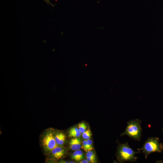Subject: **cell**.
I'll use <instances>...</instances> for the list:
<instances>
[{"label":"cell","mask_w":163,"mask_h":163,"mask_svg":"<svg viewBox=\"0 0 163 163\" xmlns=\"http://www.w3.org/2000/svg\"><path fill=\"white\" fill-rule=\"evenodd\" d=\"M141 120L139 119L130 120L127 123V126L121 136H128L132 139L139 141L142 137Z\"/></svg>","instance_id":"6da1fadb"},{"label":"cell","mask_w":163,"mask_h":163,"mask_svg":"<svg viewBox=\"0 0 163 163\" xmlns=\"http://www.w3.org/2000/svg\"><path fill=\"white\" fill-rule=\"evenodd\" d=\"M139 152L134 151L126 142L120 144L117 149V158L120 162L126 161L136 162L137 157L136 155Z\"/></svg>","instance_id":"7a4b0ae2"},{"label":"cell","mask_w":163,"mask_h":163,"mask_svg":"<svg viewBox=\"0 0 163 163\" xmlns=\"http://www.w3.org/2000/svg\"><path fill=\"white\" fill-rule=\"evenodd\" d=\"M162 149V145L159 142L158 139L156 137H151L147 139L139 150L142 151L145 158H147L150 153L160 152Z\"/></svg>","instance_id":"3957f363"},{"label":"cell","mask_w":163,"mask_h":163,"mask_svg":"<svg viewBox=\"0 0 163 163\" xmlns=\"http://www.w3.org/2000/svg\"><path fill=\"white\" fill-rule=\"evenodd\" d=\"M42 145L47 151H51L58 146L56 142L54 135L51 131H47L43 136L42 139Z\"/></svg>","instance_id":"277c9868"},{"label":"cell","mask_w":163,"mask_h":163,"mask_svg":"<svg viewBox=\"0 0 163 163\" xmlns=\"http://www.w3.org/2000/svg\"><path fill=\"white\" fill-rule=\"evenodd\" d=\"M51 152L53 157L57 159L61 158L65 153L64 149L58 146L53 149Z\"/></svg>","instance_id":"5b68a950"},{"label":"cell","mask_w":163,"mask_h":163,"mask_svg":"<svg viewBox=\"0 0 163 163\" xmlns=\"http://www.w3.org/2000/svg\"><path fill=\"white\" fill-rule=\"evenodd\" d=\"M69 145L70 148L72 150L79 149L81 147L80 138L78 137L73 138L70 140Z\"/></svg>","instance_id":"8992f818"},{"label":"cell","mask_w":163,"mask_h":163,"mask_svg":"<svg viewBox=\"0 0 163 163\" xmlns=\"http://www.w3.org/2000/svg\"><path fill=\"white\" fill-rule=\"evenodd\" d=\"M54 137L56 142L58 145H62L64 143L66 136L64 133H59L56 134Z\"/></svg>","instance_id":"52a82bcc"},{"label":"cell","mask_w":163,"mask_h":163,"mask_svg":"<svg viewBox=\"0 0 163 163\" xmlns=\"http://www.w3.org/2000/svg\"><path fill=\"white\" fill-rule=\"evenodd\" d=\"M72 158L76 161H78L84 158L82 151L80 150H77L72 153Z\"/></svg>","instance_id":"ba28073f"},{"label":"cell","mask_w":163,"mask_h":163,"mask_svg":"<svg viewBox=\"0 0 163 163\" xmlns=\"http://www.w3.org/2000/svg\"><path fill=\"white\" fill-rule=\"evenodd\" d=\"M81 133L78 129L73 127L69 129L68 136L70 137H78L80 136Z\"/></svg>","instance_id":"9c48e42d"},{"label":"cell","mask_w":163,"mask_h":163,"mask_svg":"<svg viewBox=\"0 0 163 163\" xmlns=\"http://www.w3.org/2000/svg\"><path fill=\"white\" fill-rule=\"evenodd\" d=\"M92 136V134L89 129H87L84 132L82 133V136L85 139H90Z\"/></svg>","instance_id":"30bf717a"},{"label":"cell","mask_w":163,"mask_h":163,"mask_svg":"<svg viewBox=\"0 0 163 163\" xmlns=\"http://www.w3.org/2000/svg\"><path fill=\"white\" fill-rule=\"evenodd\" d=\"M78 129L81 133H83L85 131L86 125L84 123H81L78 124Z\"/></svg>","instance_id":"8fae6325"},{"label":"cell","mask_w":163,"mask_h":163,"mask_svg":"<svg viewBox=\"0 0 163 163\" xmlns=\"http://www.w3.org/2000/svg\"><path fill=\"white\" fill-rule=\"evenodd\" d=\"M82 148L85 152L90 151L89 146L87 144L86 139L83 141L82 146Z\"/></svg>","instance_id":"7c38bea8"},{"label":"cell","mask_w":163,"mask_h":163,"mask_svg":"<svg viewBox=\"0 0 163 163\" xmlns=\"http://www.w3.org/2000/svg\"><path fill=\"white\" fill-rule=\"evenodd\" d=\"M86 154V157H88L96 160V156L94 153L91 151H89L87 152Z\"/></svg>","instance_id":"4fadbf2b"},{"label":"cell","mask_w":163,"mask_h":163,"mask_svg":"<svg viewBox=\"0 0 163 163\" xmlns=\"http://www.w3.org/2000/svg\"><path fill=\"white\" fill-rule=\"evenodd\" d=\"M87 142L89 146L90 151L92 150L93 148L92 146V141L90 139H86Z\"/></svg>","instance_id":"5bb4252c"},{"label":"cell","mask_w":163,"mask_h":163,"mask_svg":"<svg viewBox=\"0 0 163 163\" xmlns=\"http://www.w3.org/2000/svg\"><path fill=\"white\" fill-rule=\"evenodd\" d=\"M80 163H89V162L86 159V160H83L81 161Z\"/></svg>","instance_id":"9a60e30c"},{"label":"cell","mask_w":163,"mask_h":163,"mask_svg":"<svg viewBox=\"0 0 163 163\" xmlns=\"http://www.w3.org/2000/svg\"><path fill=\"white\" fill-rule=\"evenodd\" d=\"M61 162H60L61 163H69V162L68 161H61Z\"/></svg>","instance_id":"2e32d148"},{"label":"cell","mask_w":163,"mask_h":163,"mask_svg":"<svg viewBox=\"0 0 163 163\" xmlns=\"http://www.w3.org/2000/svg\"><path fill=\"white\" fill-rule=\"evenodd\" d=\"M47 2L50 3V0H45Z\"/></svg>","instance_id":"e0dca14e"},{"label":"cell","mask_w":163,"mask_h":163,"mask_svg":"<svg viewBox=\"0 0 163 163\" xmlns=\"http://www.w3.org/2000/svg\"><path fill=\"white\" fill-rule=\"evenodd\" d=\"M69 163H74V162L73 161H69Z\"/></svg>","instance_id":"ac0fdd59"}]
</instances>
